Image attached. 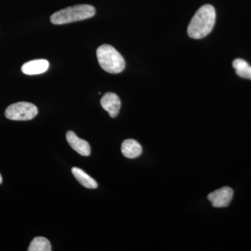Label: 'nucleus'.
<instances>
[{
    "label": "nucleus",
    "instance_id": "obj_1",
    "mask_svg": "<svg viewBox=\"0 0 251 251\" xmlns=\"http://www.w3.org/2000/svg\"><path fill=\"white\" fill-rule=\"evenodd\" d=\"M215 22L216 11L214 6L210 4L201 6L188 25V36L194 39L205 37L212 31Z\"/></svg>",
    "mask_w": 251,
    "mask_h": 251
},
{
    "label": "nucleus",
    "instance_id": "obj_2",
    "mask_svg": "<svg viewBox=\"0 0 251 251\" xmlns=\"http://www.w3.org/2000/svg\"><path fill=\"white\" fill-rule=\"evenodd\" d=\"M95 14V8L92 5H75L54 13L50 16V21L54 25L68 24L88 19Z\"/></svg>",
    "mask_w": 251,
    "mask_h": 251
},
{
    "label": "nucleus",
    "instance_id": "obj_3",
    "mask_svg": "<svg viewBox=\"0 0 251 251\" xmlns=\"http://www.w3.org/2000/svg\"><path fill=\"white\" fill-rule=\"evenodd\" d=\"M97 56L99 65L106 72L117 74L125 69V59L113 46L107 44L99 46Z\"/></svg>",
    "mask_w": 251,
    "mask_h": 251
},
{
    "label": "nucleus",
    "instance_id": "obj_4",
    "mask_svg": "<svg viewBox=\"0 0 251 251\" xmlns=\"http://www.w3.org/2000/svg\"><path fill=\"white\" fill-rule=\"evenodd\" d=\"M38 108L29 102H18L10 105L5 110L6 118L14 121H27L37 115Z\"/></svg>",
    "mask_w": 251,
    "mask_h": 251
},
{
    "label": "nucleus",
    "instance_id": "obj_5",
    "mask_svg": "<svg viewBox=\"0 0 251 251\" xmlns=\"http://www.w3.org/2000/svg\"><path fill=\"white\" fill-rule=\"evenodd\" d=\"M233 194L232 188L225 186L211 193L207 198L214 207H226L230 204Z\"/></svg>",
    "mask_w": 251,
    "mask_h": 251
},
{
    "label": "nucleus",
    "instance_id": "obj_6",
    "mask_svg": "<svg viewBox=\"0 0 251 251\" xmlns=\"http://www.w3.org/2000/svg\"><path fill=\"white\" fill-rule=\"evenodd\" d=\"M100 105L112 118H115L118 115L121 108V100L116 94L108 92L102 97Z\"/></svg>",
    "mask_w": 251,
    "mask_h": 251
},
{
    "label": "nucleus",
    "instance_id": "obj_7",
    "mask_svg": "<svg viewBox=\"0 0 251 251\" xmlns=\"http://www.w3.org/2000/svg\"><path fill=\"white\" fill-rule=\"evenodd\" d=\"M66 137H67L68 143L76 152L80 153L82 156H90V146L88 142L79 138L72 130L67 132Z\"/></svg>",
    "mask_w": 251,
    "mask_h": 251
},
{
    "label": "nucleus",
    "instance_id": "obj_8",
    "mask_svg": "<svg viewBox=\"0 0 251 251\" xmlns=\"http://www.w3.org/2000/svg\"><path fill=\"white\" fill-rule=\"evenodd\" d=\"M49 62L46 59H35L25 63L21 71L26 75H38L44 74L49 69Z\"/></svg>",
    "mask_w": 251,
    "mask_h": 251
},
{
    "label": "nucleus",
    "instance_id": "obj_9",
    "mask_svg": "<svg viewBox=\"0 0 251 251\" xmlns=\"http://www.w3.org/2000/svg\"><path fill=\"white\" fill-rule=\"evenodd\" d=\"M143 149L136 140H126L122 144V152L124 156L128 158H138L141 155Z\"/></svg>",
    "mask_w": 251,
    "mask_h": 251
},
{
    "label": "nucleus",
    "instance_id": "obj_10",
    "mask_svg": "<svg viewBox=\"0 0 251 251\" xmlns=\"http://www.w3.org/2000/svg\"><path fill=\"white\" fill-rule=\"evenodd\" d=\"M72 173L80 184L87 188H97L98 186L97 181L87 174L85 171L78 168H73Z\"/></svg>",
    "mask_w": 251,
    "mask_h": 251
},
{
    "label": "nucleus",
    "instance_id": "obj_11",
    "mask_svg": "<svg viewBox=\"0 0 251 251\" xmlns=\"http://www.w3.org/2000/svg\"><path fill=\"white\" fill-rule=\"evenodd\" d=\"M232 66L239 76L251 80V67L249 63L242 59H236Z\"/></svg>",
    "mask_w": 251,
    "mask_h": 251
},
{
    "label": "nucleus",
    "instance_id": "obj_12",
    "mask_svg": "<svg viewBox=\"0 0 251 251\" xmlns=\"http://www.w3.org/2000/svg\"><path fill=\"white\" fill-rule=\"evenodd\" d=\"M50 243L45 237H37L34 238L30 243L28 251H50Z\"/></svg>",
    "mask_w": 251,
    "mask_h": 251
},
{
    "label": "nucleus",
    "instance_id": "obj_13",
    "mask_svg": "<svg viewBox=\"0 0 251 251\" xmlns=\"http://www.w3.org/2000/svg\"><path fill=\"white\" fill-rule=\"evenodd\" d=\"M2 183V176H1V174H0V184Z\"/></svg>",
    "mask_w": 251,
    "mask_h": 251
}]
</instances>
